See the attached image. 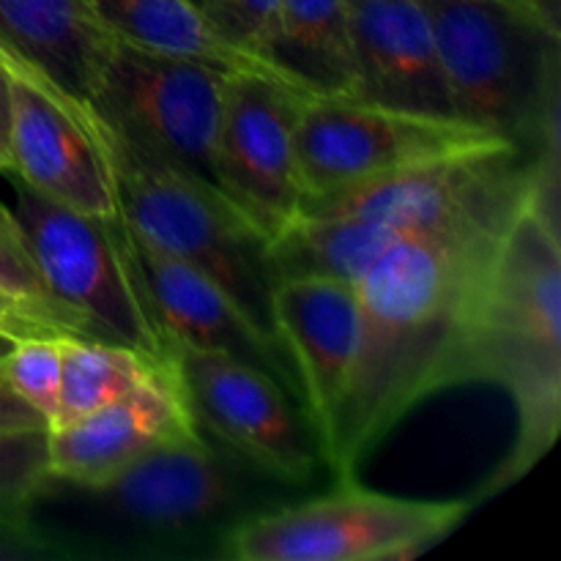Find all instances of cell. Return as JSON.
Listing matches in <instances>:
<instances>
[{"instance_id": "7", "label": "cell", "mask_w": 561, "mask_h": 561, "mask_svg": "<svg viewBox=\"0 0 561 561\" xmlns=\"http://www.w3.org/2000/svg\"><path fill=\"white\" fill-rule=\"evenodd\" d=\"M502 146L515 142L463 118L389 107L351 93H310L296 121L305 203L438 159Z\"/></svg>"}, {"instance_id": "27", "label": "cell", "mask_w": 561, "mask_h": 561, "mask_svg": "<svg viewBox=\"0 0 561 561\" xmlns=\"http://www.w3.org/2000/svg\"><path fill=\"white\" fill-rule=\"evenodd\" d=\"M0 327L11 329L16 334H36V332H53L49 327H44L38 318H33L31 312L22 305H16L11 296L0 294Z\"/></svg>"}, {"instance_id": "15", "label": "cell", "mask_w": 561, "mask_h": 561, "mask_svg": "<svg viewBox=\"0 0 561 561\" xmlns=\"http://www.w3.org/2000/svg\"><path fill=\"white\" fill-rule=\"evenodd\" d=\"M354 96L427 115L453 113L422 0H345Z\"/></svg>"}, {"instance_id": "2", "label": "cell", "mask_w": 561, "mask_h": 561, "mask_svg": "<svg viewBox=\"0 0 561 561\" xmlns=\"http://www.w3.org/2000/svg\"><path fill=\"white\" fill-rule=\"evenodd\" d=\"M518 203L405 236L354 285L359 359L327 458L334 474H351L405 409L447 387L474 285Z\"/></svg>"}, {"instance_id": "5", "label": "cell", "mask_w": 561, "mask_h": 561, "mask_svg": "<svg viewBox=\"0 0 561 561\" xmlns=\"http://www.w3.org/2000/svg\"><path fill=\"white\" fill-rule=\"evenodd\" d=\"M99 131L121 222L146 244L201 268L255 327L274 337L268 312L274 285L268 241L206 181L142 151L102 118Z\"/></svg>"}, {"instance_id": "21", "label": "cell", "mask_w": 561, "mask_h": 561, "mask_svg": "<svg viewBox=\"0 0 561 561\" xmlns=\"http://www.w3.org/2000/svg\"><path fill=\"white\" fill-rule=\"evenodd\" d=\"M0 378L53 427L64 378V332H36L16 340L0 359Z\"/></svg>"}, {"instance_id": "18", "label": "cell", "mask_w": 561, "mask_h": 561, "mask_svg": "<svg viewBox=\"0 0 561 561\" xmlns=\"http://www.w3.org/2000/svg\"><path fill=\"white\" fill-rule=\"evenodd\" d=\"M263 64L307 93L354 96L345 0H279Z\"/></svg>"}, {"instance_id": "9", "label": "cell", "mask_w": 561, "mask_h": 561, "mask_svg": "<svg viewBox=\"0 0 561 561\" xmlns=\"http://www.w3.org/2000/svg\"><path fill=\"white\" fill-rule=\"evenodd\" d=\"M228 71L113 38L91 107L142 151L217 190L214 142Z\"/></svg>"}, {"instance_id": "30", "label": "cell", "mask_w": 561, "mask_h": 561, "mask_svg": "<svg viewBox=\"0 0 561 561\" xmlns=\"http://www.w3.org/2000/svg\"><path fill=\"white\" fill-rule=\"evenodd\" d=\"M507 3H515V5H524V9H529V3H526V0H507ZM531 14H535V11H531Z\"/></svg>"}, {"instance_id": "23", "label": "cell", "mask_w": 561, "mask_h": 561, "mask_svg": "<svg viewBox=\"0 0 561 561\" xmlns=\"http://www.w3.org/2000/svg\"><path fill=\"white\" fill-rule=\"evenodd\" d=\"M192 3L225 42L263 64V49L272 36L279 0H192Z\"/></svg>"}, {"instance_id": "12", "label": "cell", "mask_w": 561, "mask_h": 561, "mask_svg": "<svg viewBox=\"0 0 561 561\" xmlns=\"http://www.w3.org/2000/svg\"><path fill=\"white\" fill-rule=\"evenodd\" d=\"M11 80L9 173L38 195L102 219L118 217L99 118L49 77L0 47Z\"/></svg>"}, {"instance_id": "19", "label": "cell", "mask_w": 561, "mask_h": 561, "mask_svg": "<svg viewBox=\"0 0 561 561\" xmlns=\"http://www.w3.org/2000/svg\"><path fill=\"white\" fill-rule=\"evenodd\" d=\"M91 9L110 36L135 47L222 69L266 66L225 42L192 0H91Z\"/></svg>"}, {"instance_id": "29", "label": "cell", "mask_w": 561, "mask_h": 561, "mask_svg": "<svg viewBox=\"0 0 561 561\" xmlns=\"http://www.w3.org/2000/svg\"><path fill=\"white\" fill-rule=\"evenodd\" d=\"M20 337H25V334H16V332H11V329L0 327V359H3L11 348H14V343Z\"/></svg>"}, {"instance_id": "10", "label": "cell", "mask_w": 561, "mask_h": 561, "mask_svg": "<svg viewBox=\"0 0 561 561\" xmlns=\"http://www.w3.org/2000/svg\"><path fill=\"white\" fill-rule=\"evenodd\" d=\"M168 365L197 431L299 491L316 480L321 442L277 378L222 351L181 343L168 345Z\"/></svg>"}, {"instance_id": "16", "label": "cell", "mask_w": 561, "mask_h": 561, "mask_svg": "<svg viewBox=\"0 0 561 561\" xmlns=\"http://www.w3.org/2000/svg\"><path fill=\"white\" fill-rule=\"evenodd\" d=\"M195 431L173 370L164 362L146 383L85 416L49 427L47 477L99 482L175 436Z\"/></svg>"}, {"instance_id": "11", "label": "cell", "mask_w": 561, "mask_h": 561, "mask_svg": "<svg viewBox=\"0 0 561 561\" xmlns=\"http://www.w3.org/2000/svg\"><path fill=\"white\" fill-rule=\"evenodd\" d=\"M310 96L268 66L225 75L214 142L217 190L272 241L305 203L296 162V121Z\"/></svg>"}, {"instance_id": "14", "label": "cell", "mask_w": 561, "mask_h": 561, "mask_svg": "<svg viewBox=\"0 0 561 561\" xmlns=\"http://www.w3.org/2000/svg\"><path fill=\"white\" fill-rule=\"evenodd\" d=\"M131 277L164 343L222 351L277 378L301 405L299 378L288 354L214 283L211 277L137 239L118 219ZM305 411V405H301ZM307 416V414H305Z\"/></svg>"}, {"instance_id": "4", "label": "cell", "mask_w": 561, "mask_h": 561, "mask_svg": "<svg viewBox=\"0 0 561 561\" xmlns=\"http://www.w3.org/2000/svg\"><path fill=\"white\" fill-rule=\"evenodd\" d=\"M458 118L559 162V33L507 0H422Z\"/></svg>"}, {"instance_id": "6", "label": "cell", "mask_w": 561, "mask_h": 561, "mask_svg": "<svg viewBox=\"0 0 561 561\" xmlns=\"http://www.w3.org/2000/svg\"><path fill=\"white\" fill-rule=\"evenodd\" d=\"M11 214L71 332L140 351L157 362L168 359V343L131 277L118 217L77 211L20 181Z\"/></svg>"}, {"instance_id": "8", "label": "cell", "mask_w": 561, "mask_h": 561, "mask_svg": "<svg viewBox=\"0 0 561 561\" xmlns=\"http://www.w3.org/2000/svg\"><path fill=\"white\" fill-rule=\"evenodd\" d=\"M469 502H409L345 485L329 496L283 502L225 535L228 561L409 559L463 520Z\"/></svg>"}, {"instance_id": "17", "label": "cell", "mask_w": 561, "mask_h": 561, "mask_svg": "<svg viewBox=\"0 0 561 561\" xmlns=\"http://www.w3.org/2000/svg\"><path fill=\"white\" fill-rule=\"evenodd\" d=\"M113 36L91 0H0V47L91 104Z\"/></svg>"}, {"instance_id": "22", "label": "cell", "mask_w": 561, "mask_h": 561, "mask_svg": "<svg viewBox=\"0 0 561 561\" xmlns=\"http://www.w3.org/2000/svg\"><path fill=\"white\" fill-rule=\"evenodd\" d=\"M0 294L11 296L16 305L25 307L33 318H38L53 332L75 334L69 321L60 316V310L49 299L47 288L38 277L36 263H33L25 239L20 233V225H16L11 208H5L3 203H0Z\"/></svg>"}, {"instance_id": "3", "label": "cell", "mask_w": 561, "mask_h": 561, "mask_svg": "<svg viewBox=\"0 0 561 561\" xmlns=\"http://www.w3.org/2000/svg\"><path fill=\"white\" fill-rule=\"evenodd\" d=\"M557 184L537 164L474 285L449 383L493 381L518 405V444L493 488L524 477L561 425V247Z\"/></svg>"}, {"instance_id": "20", "label": "cell", "mask_w": 561, "mask_h": 561, "mask_svg": "<svg viewBox=\"0 0 561 561\" xmlns=\"http://www.w3.org/2000/svg\"><path fill=\"white\" fill-rule=\"evenodd\" d=\"M164 362L124 345L64 334V378H60L58 414L53 427L135 392Z\"/></svg>"}, {"instance_id": "24", "label": "cell", "mask_w": 561, "mask_h": 561, "mask_svg": "<svg viewBox=\"0 0 561 561\" xmlns=\"http://www.w3.org/2000/svg\"><path fill=\"white\" fill-rule=\"evenodd\" d=\"M49 431H0V507H22L47 474Z\"/></svg>"}, {"instance_id": "26", "label": "cell", "mask_w": 561, "mask_h": 561, "mask_svg": "<svg viewBox=\"0 0 561 561\" xmlns=\"http://www.w3.org/2000/svg\"><path fill=\"white\" fill-rule=\"evenodd\" d=\"M0 431H49L44 416L36 409H31L25 400L16 398L5 387L3 378H0Z\"/></svg>"}, {"instance_id": "1", "label": "cell", "mask_w": 561, "mask_h": 561, "mask_svg": "<svg viewBox=\"0 0 561 561\" xmlns=\"http://www.w3.org/2000/svg\"><path fill=\"white\" fill-rule=\"evenodd\" d=\"M296 491L195 427L99 482L44 474L22 510L58 559H219L233 526Z\"/></svg>"}, {"instance_id": "13", "label": "cell", "mask_w": 561, "mask_h": 561, "mask_svg": "<svg viewBox=\"0 0 561 561\" xmlns=\"http://www.w3.org/2000/svg\"><path fill=\"white\" fill-rule=\"evenodd\" d=\"M268 312L274 337L299 378L301 405L327 460L359 359L362 318L356 288L316 274L277 277Z\"/></svg>"}, {"instance_id": "28", "label": "cell", "mask_w": 561, "mask_h": 561, "mask_svg": "<svg viewBox=\"0 0 561 561\" xmlns=\"http://www.w3.org/2000/svg\"><path fill=\"white\" fill-rule=\"evenodd\" d=\"M9 140H11V80L9 69L0 60V173H9L11 153H9Z\"/></svg>"}, {"instance_id": "25", "label": "cell", "mask_w": 561, "mask_h": 561, "mask_svg": "<svg viewBox=\"0 0 561 561\" xmlns=\"http://www.w3.org/2000/svg\"><path fill=\"white\" fill-rule=\"evenodd\" d=\"M58 559L55 548L38 535L22 507H0V561Z\"/></svg>"}]
</instances>
